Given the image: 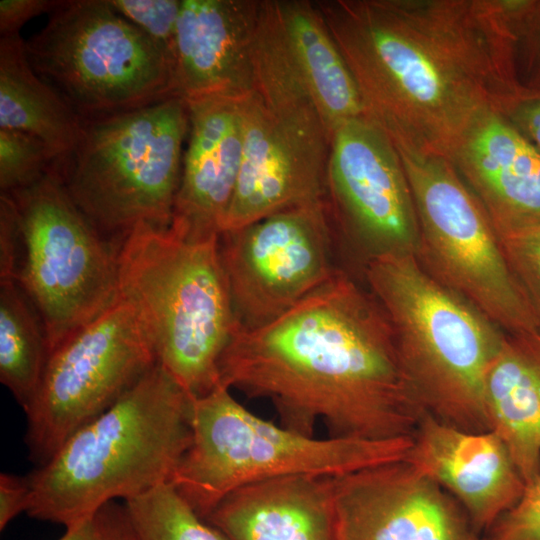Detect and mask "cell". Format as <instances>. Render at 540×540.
<instances>
[{
  "label": "cell",
  "mask_w": 540,
  "mask_h": 540,
  "mask_svg": "<svg viewBox=\"0 0 540 540\" xmlns=\"http://www.w3.org/2000/svg\"><path fill=\"white\" fill-rule=\"evenodd\" d=\"M262 1L182 0L174 73L177 96L243 98L255 86L254 43Z\"/></svg>",
  "instance_id": "cell-17"
},
{
  "label": "cell",
  "mask_w": 540,
  "mask_h": 540,
  "mask_svg": "<svg viewBox=\"0 0 540 540\" xmlns=\"http://www.w3.org/2000/svg\"><path fill=\"white\" fill-rule=\"evenodd\" d=\"M120 297L138 312L157 361L192 397L221 384V357L237 330L219 236L192 240L139 225L119 243Z\"/></svg>",
  "instance_id": "cell-5"
},
{
  "label": "cell",
  "mask_w": 540,
  "mask_h": 540,
  "mask_svg": "<svg viewBox=\"0 0 540 540\" xmlns=\"http://www.w3.org/2000/svg\"><path fill=\"white\" fill-rule=\"evenodd\" d=\"M220 381L273 404L280 425L313 436L412 437L424 411L404 377L393 331L368 288L340 268L270 324L235 331Z\"/></svg>",
  "instance_id": "cell-2"
},
{
  "label": "cell",
  "mask_w": 540,
  "mask_h": 540,
  "mask_svg": "<svg viewBox=\"0 0 540 540\" xmlns=\"http://www.w3.org/2000/svg\"><path fill=\"white\" fill-rule=\"evenodd\" d=\"M188 132L179 96L82 120L72 152L52 170L94 228L120 242L139 225L171 226Z\"/></svg>",
  "instance_id": "cell-7"
},
{
  "label": "cell",
  "mask_w": 540,
  "mask_h": 540,
  "mask_svg": "<svg viewBox=\"0 0 540 540\" xmlns=\"http://www.w3.org/2000/svg\"><path fill=\"white\" fill-rule=\"evenodd\" d=\"M405 460L447 491L481 534L519 501L526 487L496 432L463 430L425 412Z\"/></svg>",
  "instance_id": "cell-16"
},
{
  "label": "cell",
  "mask_w": 540,
  "mask_h": 540,
  "mask_svg": "<svg viewBox=\"0 0 540 540\" xmlns=\"http://www.w3.org/2000/svg\"><path fill=\"white\" fill-rule=\"evenodd\" d=\"M7 194L22 249L16 280L42 320L51 354L119 299L120 242L94 228L52 169Z\"/></svg>",
  "instance_id": "cell-9"
},
{
  "label": "cell",
  "mask_w": 540,
  "mask_h": 540,
  "mask_svg": "<svg viewBox=\"0 0 540 540\" xmlns=\"http://www.w3.org/2000/svg\"><path fill=\"white\" fill-rule=\"evenodd\" d=\"M124 503L139 540H228L201 518L170 483Z\"/></svg>",
  "instance_id": "cell-25"
},
{
  "label": "cell",
  "mask_w": 540,
  "mask_h": 540,
  "mask_svg": "<svg viewBox=\"0 0 540 540\" xmlns=\"http://www.w3.org/2000/svg\"><path fill=\"white\" fill-rule=\"evenodd\" d=\"M315 3L356 83L363 116L397 152L452 162L484 120L512 107L502 2Z\"/></svg>",
  "instance_id": "cell-1"
},
{
  "label": "cell",
  "mask_w": 540,
  "mask_h": 540,
  "mask_svg": "<svg viewBox=\"0 0 540 540\" xmlns=\"http://www.w3.org/2000/svg\"><path fill=\"white\" fill-rule=\"evenodd\" d=\"M333 481L338 540H487L447 491L405 459Z\"/></svg>",
  "instance_id": "cell-15"
},
{
  "label": "cell",
  "mask_w": 540,
  "mask_h": 540,
  "mask_svg": "<svg viewBox=\"0 0 540 540\" xmlns=\"http://www.w3.org/2000/svg\"><path fill=\"white\" fill-rule=\"evenodd\" d=\"M25 52L82 120L177 96L172 59L107 0L60 1Z\"/></svg>",
  "instance_id": "cell-8"
},
{
  "label": "cell",
  "mask_w": 540,
  "mask_h": 540,
  "mask_svg": "<svg viewBox=\"0 0 540 540\" xmlns=\"http://www.w3.org/2000/svg\"><path fill=\"white\" fill-rule=\"evenodd\" d=\"M521 118L540 148V101H535L524 107L521 111Z\"/></svg>",
  "instance_id": "cell-34"
},
{
  "label": "cell",
  "mask_w": 540,
  "mask_h": 540,
  "mask_svg": "<svg viewBox=\"0 0 540 540\" xmlns=\"http://www.w3.org/2000/svg\"><path fill=\"white\" fill-rule=\"evenodd\" d=\"M192 397L159 363L27 475V515L70 529L169 483L191 441Z\"/></svg>",
  "instance_id": "cell-3"
},
{
  "label": "cell",
  "mask_w": 540,
  "mask_h": 540,
  "mask_svg": "<svg viewBox=\"0 0 540 540\" xmlns=\"http://www.w3.org/2000/svg\"><path fill=\"white\" fill-rule=\"evenodd\" d=\"M50 352L42 320L16 279L0 280V380L24 412L42 380Z\"/></svg>",
  "instance_id": "cell-24"
},
{
  "label": "cell",
  "mask_w": 540,
  "mask_h": 540,
  "mask_svg": "<svg viewBox=\"0 0 540 540\" xmlns=\"http://www.w3.org/2000/svg\"><path fill=\"white\" fill-rule=\"evenodd\" d=\"M288 60L329 133L363 116L356 83L315 1L270 0Z\"/></svg>",
  "instance_id": "cell-22"
},
{
  "label": "cell",
  "mask_w": 540,
  "mask_h": 540,
  "mask_svg": "<svg viewBox=\"0 0 540 540\" xmlns=\"http://www.w3.org/2000/svg\"><path fill=\"white\" fill-rule=\"evenodd\" d=\"M191 441L169 483L203 519L232 491L292 475L344 476L406 458L412 437L317 439L249 411L222 383L192 398Z\"/></svg>",
  "instance_id": "cell-6"
},
{
  "label": "cell",
  "mask_w": 540,
  "mask_h": 540,
  "mask_svg": "<svg viewBox=\"0 0 540 540\" xmlns=\"http://www.w3.org/2000/svg\"><path fill=\"white\" fill-rule=\"evenodd\" d=\"M54 159L38 138L16 130L0 129V188L11 193L46 174Z\"/></svg>",
  "instance_id": "cell-27"
},
{
  "label": "cell",
  "mask_w": 540,
  "mask_h": 540,
  "mask_svg": "<svg viewBox=\"0 0 540 540\" xmlns=\"http://www.w3.org/2000/svg\"><path fill=\"white\" fill-rule=\"evenodd\" d=\"M158 363L135 307L119 299L49 355L25 411L29 458L48 462L78 429L114 405Z\"/></svg>",
  "instance_id": "cell-12"
},
{
  "label": "cell",
  "mask_w": 540,
  "mask_h": 540,
  "mask_svg": "<svg viewBox=\"0 0 540 540\" xmlns=\"http://www.w3.org/2000/svg\"><path fill=\"white\" fill-rule=\"evenodd\" d=\"M0 244V280L16 279L20 235L15 204L7 193L0 197Z\"/></svg>",
  "instance_id": "cell-31"
},
{
  "label": "cell",
  "mask_w": 540,
  "mask_h": 540,
  "mask_svg": "<svg viewBox=\"0 0 540 540\" xmlns=\"http://www.w3.org/2000/svg\"><path fill=\"white\" fill-rule=\"evenodd\" d=\"M324 204L336 249L363 267L388 255L417 256L419 226L413 195L399 155L365 117L334 131Z\"/></svg>",
  "instance_id": "cell-14"
},
{
  "label": "cell",
  "mask_w": 540,
  "mask_h": 540,
  "mask_svg": "<svg viewBox=\"0 0 540 540\" xmlns=\"http://www.w3.org/2000/svg\"><path fill=\"white\" fill-rule=\"evenodd\" d=\"M391 325L400 365L421 409L468 431L489 429L485 379L505 333L440 284L414 255L362 269Z\"/></svg>",
  "instance_id": "cell-4"
},
{
  "label": "cell",
  "mask_w": 540,
  "mask_h": 540,
  "mask_svg": "<svg viewBox=\"0 0 540 540\" xmlns=\"http://www.w3.org/2000/svg\"><path fill=\"white\" fill-rule=\"evenodd\" d=\"M494 229L511 271L540 323V220L497 225Z\"/></svg>",
  "instance_id": "cell-26"
},
{
  "label": "cell",
  "mask_w": 540,
  "mask_h": 540,
  "mask_svg": "<svg viewBox=\"0 0 540 540\" xmlns=\"http://www.w3.org/2000/svg\"><path fill=\"white\" fill-rule=\"evenodd\" d=\"M419 226L417 260L505 334L540 331V323L504 255L486 210L452 162L397 152Z\"/></svg>",
  "instance_id": "cell-10"
},
{
  "label": "cell",
  "mask_w": 540,
  "mask_h": 540,
  "mask_svg": "<svg viewBox=\"0 0 540 540\" xmlns=\"http://www.w3.org/2000/svg\"><path fill=\"white\" fill-rule=\"evenodd\" d=\"M333 479L292 475L248 484L204 520L228 540H338Z\"/></svg>",
  "instance_id": "cell-19"
},
{
  "label": "cell",
  "mask_w": 540,
  "mask_h": 540,
  "mask_svg": "<svg viewBox=\"0 0 540 540\" xmlns=\"http://www.w3.org/2000/svg\"><path fill=\"white\" fill-rule=\"evenodd\" d=\"M484 399L489 429L504 441L528 485L540 472V331L504 335Z\"/></svg>",
  "instance_id": "cell-21"
},
{
  "label": "cell",
  "mask_w": 540,
  "mask_h": 540,
  "mask_svg": "<svg viewBox=\"0 0 540 540\" xmlns=\"http://www.w3.org/2000/svg\"><path fill=\"white\" fill-rule=\"evenodd\" d=\"M59 540H139V537L126 504L115 500L66 529Z\"/></svg>",
  "instance_id": "cell-30"
},
{
  "label": "cell",
  "mask_w": 540,
  "mask_h": 540,
  "mask_svg": "<svg viewBox=\"0 0 540 540\" xmlns=\"http://www.w3.org/2000/svg\"><path fill=\"white\" fill-rule=\"evenodd\" d=\"M244 98L186 101L188 144L170 226L182 237L198 240L221 233L242 162Z\"/></svg>",
  "instance_id": "cell-18"
},
{
  "label": "cell",
  "mask_w": 540,
  "mask_h": 540,
  "mask_svg": "<svg viewBox=\"0 0 540 540\" xmlns=\"http://www.w3.org/2000/svg\"><path fill=\"white\" fill-rule=\"evenodd\" d=\"M81 128L82 119L31 67L20 34L1 37L0 129L38 138L57 163L72 152Z\"/></svg>",
  "instance_id": "cell-23"
},
{
  "label": "cell",
  "mask_w": 540,
  "mask_h": 540,
  "mask_svg": "<svg viewBox=\"0 0 540 540\" xmlns=\"http://www.w3.org/2000/svg\"><path fill=\"white\" fill-rule=\"evenodd\" d=\"M452 163L494 226L540 220V150L504 116L484 120Z\"/></svg>",
  "instance_id": "cell-20"
},
{
  "label": "cell",
  "mask_w": 540,
  "mask_h": 540,
  "mask_svg": "<svg viewBox=\"0 0 540 540\" xmlns=\"http://www.w3.org/2000/svg\"><path fill=\"white\" fill-rule=\"evenodd\" d=\"M486 537L487 540H540V472Z\"/></svg>",
  "instance_id": "cell-29"
},
{
  "label": "cell",
  "mask_w": 540,
  "mask_h": 540,
  "mask_svg": "<svg viewBox=\"0 0 540 540\" xmlns=\"http://www.w3.org/2000/svg\"><path fill=\"white\" fill-rule=\"evenodd\" d=\"M324 201L223 231L219 252L236 331L275 321L340 268Z\"/></svg>",
  "instance_id": "cell-13"
},
{
  "label": "cell",
  "mask_w": 540,
  "mask_h": 540,
  "mask_svg": "<svg viewBox=\"0 0 540 540\" xmlns=\"http://www.w3.org/2000/svg\"><path fill=\"white\" fill-rule=\"evenodd\" d=\"M243 116L242 162L221 232L324 200L332 137L301 82L260 67Z\"/></svg>",
  "instance_id": "cell-11"
},
{
  "label": "cell",
  "mask_w": 540,
  "mask_h": 540,
  "mask_svg": "<svg viewBox=\"0 0 540 540\" xmlns=\"http://www.w3.org/2000/svg\"><path fill=\"white\" fill-rule=\"evenodd\" d=\"M30 496V484L26 477L0 474V530L19 513L26 512Z\"/></svg>",
  "instance_id": "cell-33"
},
{
  "label": "cell",
  "mask_w": 540,
  "mask_h": 540,
  "mask_svg": "<svg viewBox=\"0 0 540 540\" xmlns=\"http://www.w3.org/2000/svg\"><path fill=\"white\" fill-rule=\"evenodd\" d=\"M59 3L54 0H1V37L19 34L26 22L41 14H50Z\"/></svg>",
  "instance_id": "cell-32"
},
{
  "label": "cell",
  "mask_w": 540,
  "mask_h": 540,
  "mask_svg": "<svg viewBox=\"0 0 540 540\" xmlns=\"http://www.w3.org/2000/svg\"><path fill=\"white\" fill-rule=\"evenodd\" d=\"M109 3L120 15L145 32L174 63L182 0H109Z\"/></svg>",
  "instance_id": "cell-28"
}]
</instances>
